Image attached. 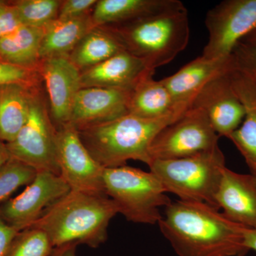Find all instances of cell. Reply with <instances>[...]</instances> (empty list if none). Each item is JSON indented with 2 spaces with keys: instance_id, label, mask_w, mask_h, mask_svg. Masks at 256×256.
I'll return each mask as SVG.
<instances>
[{
  "instance_id": "35",
  "label": "cell",
  "mask_w": 256,
  "mask_h": 256,
  "mask_svg": "<svg viewBox=\"0 0 256 256\" xmlns=\"http://www.w3.org/2000/svg\"><path fill=\"white\" fill-rule=\"evenodd\" d=\"M10 160L9 152L8 150L6 144L0 140V171Z\"/></svg>"
},
{
  "instance_id": "34",
  "label": "cell",
  "mask_w": 256,
  "mask_h": 256,
  "mask_svg": "<svg viewBox=\"0 0 256 256\" xmlns=\"http://www.w3.org/2000/svg\"><path fill=\"white\" fill-rule=\"evenodd\" d=\"M244 242L249 250H252L256 252V228H245Z\"/></svg>"
},
{
  "instance_id": "30",
  "label": "cell",
  "mask_w": 256,
  "mask_h": 256,
  "mask_svg": "<svg viewBox=\"0 0 256 256\" xmlns=\"http://www.w3.org/2000/svg\"><path fill=\"white\" fill-rule=\"evenodd\" d=\"M97 3L96 0H66L62 2L58 20H76L90 15V10Z\"/></svg>"
},
{
  "instance_id": "6",
  "label": "cell",
  "mask_w": 256,
  "mask_h": 256,
  "mask_svg": "<svg viewBox=\"0 0 256 256\" xmlns=\"http://www.w3.org/2000/svg\"><path fill=\"white\" fill-rule=\"evenodd\" d=\"M106 194L116 204L118 214L136 224H158L160 208L171 202L166 190L156 175L132 166L106 168L104 173Z\"/></svg>"
},
{
  "instance_id": "31",
  "label": "cell",
  "mask_w": 256,
  "mask_h": 256,
  "mask_svg": "<svg viewBox=\"0 0 256 256\" xmlns=\"http://www.w3.org/2000/svg\"><path fill=\"white\" fill-rule=\"evenodd\" d=\"M22 25L13 5L0 2V38L16 31Z\"/></svg>"
},
{
  "instance_id": "27",
  "label": "cell",
  "mask_w": 256,
  "mask_h": 256,
  "mask_svg": "<svg viewBox=\"0 0 256 256\" xmlns=\"http://www.w3.org/2000/svg\"><path fill=\"white\" fill-rule=\"evenodd\" d=\"M36 172L31 166L10 158L0 171V203L20 186L31 182Z\"/></svg>"
},
{
  "instance_id": "3",
  "label": "cell",
  "mask_w": 256,
  "mask_h": 256,
  "mask_svg": "<svg viewBox=\"0 0 256 256\" xmlns=\"http://www.w3.org/2000/svg\"><path fill=\"white\" fill-rule=\"evenodd\" d=\"M186 111L156 119L128 114L78 132L92 158L105 169L124 166L129 160H138L149 165L150 149L154 140Z\"/></svg>"
},
{
  "instance_id": "37",
  "label": "cell",
  "mask_w": 256,
  "mask_h": 256,
  "mask_svg": "<svg viewBox=\"0 0 256 256\" xmlns=\"http://www.w3.org/2000/svg\"><path fill=\"white\" fill-rule=\"evenodd\" d=\"M252 176H254V180H255L256 183V173H252Z\"/></svg>"
},
{
  "instance_id": "28",
  "label": "cell",
  "mask_w": 256,
  "mask_h": 256,
  "mask_svg": "<svg viewBox=\"0 0 256 256\" xmlns=\"http://www.w3.org/2000/svg\"><path fill=\"white\" fill-rule=\"evenodd\" d=\"M40 76L38 70L22 68L0 60V88L12 85L36 88Z\"/></svg>"
},
{
  "instance_id": "16",
  "label": "cell",
  "mask_w": 256,
  "mask_h": 256,
  "mask_svg": "<svg viewBox=\"0 0 256 256\" xmlns=\"http://www.w3.org/2000/svg\"><path fill=\"white\" fill-rule=\"evenodd\" d=\"M235 70L232 56L226 58L208 60L200 56L170 76L162 79L175 104L190 108L198 92L208 82Z\"/></svg>"
},
{
  "instance_id": "19",
  "label": "cell",
  "mask_w": 256,
  "mask_h": 256,
  "mask_svg": "<svg viewBox=\"0 0 256 256\" xmlns=\"http://www.w3.org/2000/svg\"><path fill=\"white\" fill-rule=\"evenodd\" d=\"M232 86L245 107L242 124L228 139L235 144L252 173L256 172V82L234 70L230 73Z\"/></svg>"
},
{
  "instance_id": "24",
  "label": "cell",
  "mask_w": 256,
  "mask_h": 256,
  "mask_svg": "<svg viewBox=\"0 0 256 256\" xmlns=\"http://www.w3.org/2000/svg\"><path fill=\"white\" fill-rule=\"evenodd\" d=\"M124 50V45L108 28H95L88 32L68 58L82 72Z\"/></svg>"
},
{
  "instance_id": "11",
  "label": "cell",
  "mask_w": 256,
  "mask_h": 256,
  "mask_svg": "<svg viewBox=\"0 0 256 256\" xmlns=\"http://www.w3.org/2000/svg\"><path fill=\"white\" fill-rule=\"evenodd\" d=\"M70 191L60 175L37 172L21 194L3 205L0 215L6 223L21 232L32 227L50 206Z\"/></svg>"
},
{
  "instance_id": "29",
  "label": "cell",
  "mask_w": 256,
  "mask_h": 256,
  "mask_svg": "<svg viewBox=\"0 0 256 256\" xmlns=\"http://www.w3.org/2000/svg\"><path fill=\"white\" fill-rule=\"evenodd\" d=\"M232 56L235 70L256 82V45L239 42Z\"/></svg>"
},
{
  "instance_id": "13",
  "label": "cell",
  "mask_w": 256,
  "mask_h": 256,
  "mask_svg": "<svg viewBox=\"0 0 256 256\" xmlns=\"http://www.w3.org/2000/svg\"><path fill=\"white\" fill-rule=\"evenodd\" d=\"M131 92L108 88H82L74 100L68 124L80 130L129 114Z\"/></svg>"
},
{
  "instance_id": "20",
  "label": "cell",
  "mask_w": 256,
  "mask_h": 256,
  "mask_svg": "<svg viewBox=\"0 0 256 256\" xmlns=\"http://www.w3.org/2000/svg\"><path fill=\"white\" fill-rule=\"evenodd\" d=\"M152 76L153 74L146 76L132 89L128 107L129 114L156 119L188 110L176 105L162 80H154Z\"/></svg>"
},
{
  "instance_id": "8",
  "label": "cell",
  "mask_w": 256,
  "mask_h": 256,
  "mask_svg": "<svg viewBox=\"0 0 256 256\" xmlns=\"http://www.w3.org/2000/svg\"><path fill=\"white\" fill-rule=\"evenodd\" d=\"M220 136L206 114L190 107L156 136L150 149L153 160L180 159L218 148Z\"/></svg>"
},
{
  "instance_id": "38",
  "label": "cell",
  "mask_w": 256,
  "mask_h": 256,
  "mask_svg": "<svg viewBox=\"0 0 256 256\" xmlns=\"http://www.w3.org/2000/svg\"><path fill=\"white\" fill-rule=\"evenodd\" d=\"M1 88H0V90H1Z\"/></svg>"
},
{
  "instance_id": "22",
  "label": "cell",
  "mask_w": 256,
  "mask_h": 256,
  "mask_svg": "<svg viewBox=\"0 0 256 256\" xmlns=\"http://www.w3.org/2000/svg\"><path fill=\"white\" fill-rule=\"evenodd\" d=\"M36 89L20 85L0 90V140L11 142L24 127L28 116Z\"/></svg>"
},
{
  "instance_id": "23",
  "label": "cell",
  "mask_w": 256,
  "mask_h": 256,
  "mask_svg": "<svg viewBox=\"0 0 256 256\" xmlns=\"http://www.w3.org/2000/svg\"><path fill=\"white\" fill-rule=\"evenodd\" d=\"M44 33V28L22 25L16 31L0 38V58L22 68L38 70Z\"/></svg>"
},
{
  "instance_id": "15",
  "label": "cell",
  "mask_w": 256,
  "mask_h": 256,
  "mask_svg": "<svg viewBox=\"0 0 256 256\" xmlns=\"http://www.w3.org/2000/svg\"><path fill=\"white\" fill-rule=\"evenodd\" d=\"M216 208L229 220L256 228V183L254 176L226 168L214 197Z\"/></svg>"
},
{
  "instance_id": "5",
  "label": "cell",
  "mask_w": 256,
  "mask_h": 256,
  "mask_svg": "<svg viewBox=\"0 0 256 256\" xmlns=\"http://www.w3.org/2000/svg\"><path fill=\"white\" fill-rule=\"evenodd\" d=\"M148 166L168 193L182 201L201 202L216 208V192L226 168L220 146L180 159L153 160Z\"/></svg>"
},
{
  "instance_id": "12",
  "label": "cell",
  "mask_w": 256,
  "mask_h": 256,
  "mask_svg": "<svg viewBox=\"0 0 256 256\" xmlns=\"http://www.w3.org/2000/svg\"><path fill=\"white\" fill-rule=\"evenodd\" d=\"M230 72L208 82L191 106L202 109L218 136L227 138L240 126L246 114L245 107L232 86Z\"/></svg>"
},
{
  "instance_id": "1",
  "label": "cell",
  "mask_w": 256,
  "mask_h": 256,
  "mask_svg": "<svg viewBox=\"0 0 256 256\" xmlns=\"http://www.w3.org/2000/svg\"><path fill=\"white\" fill-rule=\"evenodd\" d=\"M158 225L178 256H246V227L215 207L176 200L165 207Z\"/></svg>"
},
{
  "instance_id": "25",
  "label": "cell",
  "mask_w": 256,
  "mask_h": 256,
  "mask_svg": "<svg viewBox=\"0 0 256 256\" xmlns=\"http://www.w3.org/2000/svg\"><path fill=\"white\" fill-rule=\"evenodd\" d=\"M62 3L58 0H21L12 5L22 24L45 28L58 18Z\"/></svg>"
},
{
  "instance_id": "18",
  "label": "cell",
  "mask_w": 256,
  "mask_h": 256,
  "mask_svg": "<svg viewBox=\"0 0 256 256\" xmlns=\"http://www.w3.org/2000/svg\"><path fill=\"white\" fill-rule=\"evenodd\" d=\"M184 6L178 0H100L92 10L94 28L129 22Z\"/></svg>"
},
{
  "instance_id": "7",
  "label": "cell",
  "mask_w": 256,
  "mask_h": 256,
  "mask_svg": "<svg viewBox=\"0 0 256 256\" xmlns=\"http://www.w3.org/2000/svg\"><path fill=\"white\" fill-rule=\"evenodd\" d=\"M6 146L11 159L18 160L36 172L48 171L60 175L56 129L38 92L32 99L26 124L11 142L6 143Z\"/></svg>"
},
{
  "instance_id": "4",
  "label": "cell",
  "mask_w": 256,
  "mask_h": 256,
  "mask_svg": "<svg viewBox=\"0 0 256 256\" xmlns=\"http://www.w3.org/2000/svg\"><path fill=\"white\" fill-rule=\"evenodd\" d=\"M106 28L126 50L144 60L153 70L174 60L190 40V18L184 6Z\"/></svg>"
},
{
  "instance_id": "9",
  "label": "cell",
  "mask_w": 256,
  "mask_h": 256,
  "mask_svg": "<svg viewBox=\"0 0 256 256\" xmlns=\"http://www.w3.org/2000/svg\"><path fill=\"white\" fill-rule=\"evenodd\" d=\"M208 42L202 56L208 60L232 56L244 37L256 28V0H225L207 12Z\"/></svg>"
},
{
  "instance_id": "39",
  "label": "cell",
  "mask_w": 256,
  "mask_h": 256,
  "mask_svg": "<svg viewBox=\"0 0 256 256\" xmlns=\"http://www.w3.org/2000/svg\"><path fill=\"white\" fill-rule=\"evenodd\" d=\"M255 82H256V80H255Z\"/></svg>"
},
{
  "instance_id": "17",
  "label": "cell",
  "mask_w": 256,
  "mask_h": 256,
  "mask_svg": "<svg viewBox=\"0 0 256 256\" xmlns=\"http://www.w3.org/2000/svg\"><path fill=\"white\" fill-rule=\"evenodd\" d=\"M154 73L144 60L124 50L82 72L80 84L82 88L98 87L132 90L142 78Z\"/></svg>"
},
{
  "instance_id": "21",
  "label": "cell",
  "mask_w": 256,
  "mask_h": 256,
  "mask_svg": "<svg viewBox=\"0 0 256 256\" xmlns=\"http://www.w3.org/2000/svg\"><path fill=\"white\" fill-rule=\"evenodd\" d=\"M95 28L92 14L76 20H56L44 28L40 60L54 57H68L88 32Z\"/></svg>"
},
{
  "instance_id": "32",
  "label": "cell",
  "mask_w": 256,
  "mask_h": 256,
  "mask_svg": "<svg viewBox=\"0 0 256 256\" xmlns=\"http://www.w3.org/2000/svg\"><path fill=\"white\" fill-rule=\"evenodd\" d=\"M20 230L6 223L0 215V256H8Z\"/></svg>"
},
{
  "instance_id": "14",
  "label": "cell",
  "mask_w": 256,
  "mask_h": 256,
  "mask_svg": "<svg viewBox=\"0 0 256 256\" xmlns=\"http://www.w3.org/2000/svg\"><path fill=\"white\" fill-rule=\"evenodd\" d=\"M38 70L46 84L50 114L57 129L68 124L74 100L82 88V72L68 57L42 60Z\"/></svg>"
},
{
  "instance_id": "36",
  "label": "cell",
  "mask_w": 256,
  "mask_h": 256,
  "mask_svg": "<svg viewBox=\"0 0 256 256\" xmlns=\"http://www.w3.org/2000/svg\"><path fill=\"white\" fill-rule=\"evenodd\" d=\"M240 42L248 44L256 45V28L246 36L244 37Z\"/></svg>"
},
{
  "instance_id": "2",
  "label": "cell",
  "mask_w": 256,
  "mask_h": 256,
  "mask_svg": "<svg viewBox=\"0 0 256 256\" xmlns=\"http://www.w3.org/2000/svg\"><path fill=\"white\" fill-rule=\"evenodd\" d=\"M118 214L107 195L70 190L32 226L45 232L54 248L70 244L96 248L107 240L109 224Z\"/></svg>"
},
{
  "instance_id": "33",
  "label": "cell",
  "mask_w": 256,
  "mask_h": 256,
  "mask_svg": "<svg viewBox=\"0 0 256 256\" xmlns=\"http://www.w3.org/2000/svg\"><path fill=\"white\" fill-rule=\"evenodd\" d=\"M78 244H70L55 248L50 256H76V250Z\"/></svg>"
},
{
  "instance_id": "10",
  "label": "cell",
  "mask_w": 256,
  "mask_h": 256,
  "mask_svg": "<svg viewBox=\"0 0 256 256\" xmlns=\"http://www.w3.org/2000/svg\"><path fill=\"white\" fill-rule=\"evenodd\" d=\"M56 152L60 175L72 191L106 194L105 168L92 158L72 124L57 128Z\"/></svg>"
},
{
  "instance_id": "26",
  "label": "cell",
  "mask_w": 256,
  "mask_h": 256,
  "mask_svg": "<svg viewBox=\"0 0 256 256\" xmlns=\"http://www.w3.org/2000/svg\"><path fill=\"white\" fill-rule=\"evenodd\" d=\"M18 237L8 256H50L54 248L47 234L36 227L25 229Z\"/></svg>"
}]
</instances>
